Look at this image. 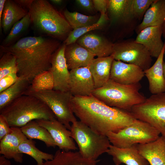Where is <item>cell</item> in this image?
<instances>
[{"label":"cell","mask_w":165,"mask_h":165,"mask_svg":"<svg viewBox=\"0 0 165 165\" xmlns=\"http://www.w3.org/2000/svg\"><path fill=\"white\" fill-rule=\"evenodd\" d=\"M71 103L75 116L101 135H106L110 132H117L131 124L135 119L131 112L109 106L92 94L73 96Z\"/></svg>","instance_id":"cell-1"},{"label":"cell","mask_w":165,"mask_h":165,"mask_svg":"<svg viewBox=\"0 0 165 165\" xmlns=\"http://www.w3.org/2000/svg\"><path fill=\"white\" fill-rule=\"evenodd\" d=\"M60 45V42L54 38L28 36L9 46L1 45L0 49L2 52H8L15 57L18 76L31 81L38 74L49 70L53 55Z\"/></svg>","instance_id":"cell-2"},{"label":"cell","mask_w":165,"mask_h":165,"mask_svg":"<svg viewBox=\"0 0 165 165\" xmlns=\"http://www.w3.org/2000/svg\"><path fill=\"white\" fill-rule=\"evenodd\" d=\"M11 127L20 128L30 122L38 119H57L49 107L34 96L23 95L0 110Z\"/></svg>","instance_id":"cell-3"},{"label":"cell","mask_w":165,"mask_h":165,"mask_svg":"<svg viewBox=\"0 0 165 165\" xmlns=\"http://www.w3.org/2000/svg\"><path fill=\"white\" fill-rule=\"evenodd\" d=\"M31 23L41 33L64 40L72 29L64 17L46 0H34L29 10Z\"/></svg>","instance_id":"cell-4"},{"label":"cell","mask_w":165,"mask_h":165,"mask_svg":"<svg viewBox=\"0 0 165 165\" xmlns=\"http://www.w3.org/2000/svg\"><path fill=\"white\" fill-rule=\"evenodd\" d=\"M141 84L125 85L109 79L101 87L95 89L92 95L106 105L130 112L134 106L144 102L147 98L139 91Z\"/></svg>","instance_id":"cell-5"},{"label":"cell","mask_w":165,"mask_h":165,"mask_svg":"<svg viewBox=\"0 0 165 165\" xmlns=\"http://www.w3.org/2000/svg\"><path fill=\"white\" fill-rule=\"evenodd\" d=\"M70 131L79 152L86 159L97 160L100 155L107 153L111 145L106 135L97 134L80 121L72 123Z\"/></svg>","instance_id":"cell-6"},{"label":"cell","mask_w":165,"mask_h":165,"mask_svg":"<svg viewBox=\"0 0 165 165\" xmlns=\"http://www.w3.org/2000/svg\"><path fill=\"white\" fill-rule=\"evenodd\" d=\"M160 134L149 124L135 119L131 124L117 132H109L106 135L113 145L126 148L154 141L160 137Z\"/></svg>","instance_id":"cell-7"},{"label":"cell","mask_w":165,"mask_h":165,"mask_svg":"<svg viewBox=\"0 0 165 165\" xmlns=\"http://www.w3.org/2000/svg\"><path fill=\"white\" fill-rule=\"evenodd\" d=\"M24 95L34 96L43 102L52 111L57 119L70 130V123L77 121L72 107L73 96L69 91L53 89L37 92L27 91Z\"/></svg>","instance_id":"cell-8"},{"label":"cell","mask_w":165,"mask_h":165,"mask_svg":"<svg viewBox=\"0 0 165 165\" xmlns=\"http://www.w3.org/2000/svg\"><path fill=\"white\" fill-rule=\"evenodd\" d=\"M130 112L135 119L149 124L165 138V92L152 94L144 102L134 106Z\"/></svg>","instance_id":"cell-9"},{"label":"cell","mask_w":165,"mask_h":165,"mask_svg":"<svg viewBox=\"0 0 165 165\" xmlns=\"http://www.w3.org/2000/svg\"><path fill=\"white\" fill-rule=\"evenodd\" d=\"M114 59L137 66L145 71L151 67L152 57L143 45L135 40H126L113 44Z\"/></svg>","instance_id":"cell-10"},{"label":"cell","mask_w":165,"mask_h":165,"mask_svg":"<svg viewBox=\"0 0 165 165\" xmlns=\"http://www.w3.org/2000/svg\"><path fill=\"white\" fill-rule=\"evenodd\" d=\"M66 47L64 43L54 53L49 69L53 79V90L62 91H69L70 71L64 56Z\"/></svg>","instance_id":"cell-11"},{"label":"cell","mask_w":165,"mask_h":165,"mask_svg":"<svg viewBox=\"0 0 165 165\" xmlns=\"http://www.w3.org/2000/svg\"><path fill=\"white\" fill-rule=\"evenodd\" d=\"M35 120L40 126L48 131L59 149L65 151H75L77 149L71 137V131L57 119Z\"/></svg>","instance_id":"cell-12"},{"label":"cell","mask_w":165,"mask_h":165,"mask_svg":"<svg viewBox=\"0 0 165 165\" xmlns=\"http://www.w3.org/2000/svg\"><path fill=\"white\" fill-rule=\"evenodd\" d=\"M69 91L73 96H90L95 89L94 81L88 67L70 71Z\"/></svg>","instance_id":"cell-13"},{"label":"cell","mask_w":165,"mask_h":165,"mask_svg":"<svg viewBox=\"0 0 165 165\" xmlns=\"http://www.w3.org/2000/svg\"><path fill=\"white\" fill-rule=\"evenodd\" d=\"M145 75L144 71L139 67L114 59L110 79L119 83L129 85L139 82Z\"/></svg>","instance_id":"cell-14"},{"label":"cell","mask_w":165,"mask_h":165,"mask_svg":"<svg viewBox=\"0 0 165 165\" xmlns=\"http://www.w3.org/2000/svg\"><path fill=\"white\" fill-rule=\"evenodd\" d=\"M162 25L149 27L142 30L138 34L135 41L144 46L152 57L157 58L165 44L162 39Z\"/></svg>","instance_id":"cell-15"},{"label":"cell","mask_w":165,"mask_h":165,"mask_svg":"<svg viewBox=\"0 0 165 165\" xmlns=\"http://www.w3.org/2000/svg\"><path fill=\"white\" fill-rule=\"evenodd\" d=\"M12 131L0 141V154L8 159H13L16 162H23V154L20 152L19 146L27 138L20 128L11 127Z\"/></svg>","instance_id":"cell-16"},{"label":"cell","mask_w":165,"mask_h":165,"mask_svg":"<svg viewBox=\"0 0 165 165\" xmlns=\"http://www.w3.org/2000/svg\"><path fill=\"white\" fill-rule=\"evenodd\" d=\"M76 42L97 57L109 56L113 52L114 43L95 34H86Z\"/></svg>","instance_id":"cell-17"},{"label":"cell","mask_w":165,"mask_h":165,"mask_svg":"<svg viewBox=\"0 0 165 165\" xmlns=\"http://www.w3.org/2000/svg\"><path fill=\"white\" fill-rule=\"evenodd\" d=\"M107 153L112 156L116 165H148L147 160L139 152L136 145L128 148H121L111 145Z\"/></svg>","instance_id":"cell-18"},{"label":"cell","mask_w":165,"mask_h":165,"mask_svg":"<svg viewBox=\"0 0 165 165\" xmlns=\"http://www.w3.org/2000/svg\"><path fill=\"white\" fill-rule=\"evenodd\" d=\"M64 56L68 68L70 70L88 67L95 57L76 42L66 45Z\"/></svg>","instance_id":"cell-19"},{"label":"cell","mask_w":165,"mask_h":165,"mask_svg":"<svg viewBox=\"0 0 165 165\" xmlns=\"http://www.w3.org/2000/svg\"><path fill=\"white\" fill-rule=\"evenodd\" d=\"M139 153L150 165H165V138L162 136L156 140L145 144H136Z\"/></svg>","instance_id":"cell-20"},{"label":"cell","mask_w":165,"mask_h":165,"mask_svg":"<svg viewBox=\"0 0 165 165\" xmlns=\"http://www.w3.org/2000/svg\"><path fill=\"white\" fill-rule=\"evenodd\" d=\"M165 50V42L164 46L155 63L144 71L148 82L149 90L152 94L165 92V79L163 68Z\"/></svg>","instance_id":"cell-21"},{"label":"cell","mask_w":165,"mask_h":165,"mask_svg":"<svg viewBox=\"0 0 165 165\" xmlns=\"http://www.w3.org/2000/svg\"><path fill=\"white\" fill-rule=\"evenodd\" d=\"M112 55L106 57H97L92 61L88 68L92 77L95 89L100 88L110 79Z\"/></svg>","instance_id":"cell-22"},{"label":"cell","mask_w":165,"mask_h":165,"mask_svg":"<svg viewBox=\"0 0 165 165\" xmlns=\"http://www.w3.org/2000/svg\"><path fill=\"white\" fill-rule=\"evenodd\" d=\"M165 20V0H155L145 12L137 29L138 34L145 28L162 25Z\"/></svg>","instance_id":"cell-23"},{"label":"cell","mask_w":165,"mask_h":165,"mask_svg":"<svg viewBox=\"0 0 165 165\" xmlns=\"http://www.w3.org/2000/svg\"><path fill=\"white\" fill-rule=\"evenodd\" d=\"M28 13L14 0H6L1 19V28L5 33L10 31L13 26Z\"/></svg>","instance_id":"cell-24"},{"label":"cell","mask_w":165,"mask_h":165,"mask_svg":"<svg viewBox=\"0 0 165 165\" xmlns=\"http://www.w3.org/2000/svg\"><path fill=\"white\" fill-rule=\"evenodd\" d=\"M99 161L86 159L79 151H65L59 149L56 152L52 160L45 161L42 165H96Z\"/></svg>","instance_id":"cell-25"},{"label":"cell","mask_w":165,"mask_h":165,"mask_svg":"<svg viewBox=\"0 0 165 165\" xmlns=\"http://www.w3.org/2000/svg\"><path fill=\"white\" fill-rule=\"evenodd\" d=\"M31 81L23 76L8 88L0 93V110L13 101L24 95L31 84Z\"/></svg>","instance_id":"cell-26"},{"label":"cell","mask_w":165,"mask_h":165,"mask_svg":"<svg viewBox=\"0 0 165 165\" xmlns=\"http://www.w3.org/2000/svg\"><path fill=\"white\" fill-rule=\"evenodd\" d=\"M20 129L28 139H35L43 141L47 147L55 148L56 144L48 131L40 126L35 120L31 121Z\"/></svg>","instance_id":"cell-27"},{"label":"cell","mask_w":165,"mask_h":165,"mask_svg":"<svg viewBox=\"0 0 165 165\" xmlns=\"http://www.w3.org/2000/svg\"><path fill=\"white\" fill-rule=\"evenodd\" d=\"M132 0H108V11L114 21L127 22L133 18L131 5Z\"/></svg>","instance_id":"cell-28"},{"label":"cell","mask_w":165,"mask_h":165,"mask_svg":"<svg viewBox=\"0 0 165 165\" xmlns=\"http://www.w3.org/2000/svg\"><path fill=\"white\" fill-rule=\"evenodd\" d=\"M35 142L32 139H27L22 141L19 146L20 152L29 155L36 161V165H42L44 160H52L54 155L42 152L35 146Z\"/></svg>","instance_id":"cell-29"},{"label":"cell","mask_w":165,"mask_h":165,"mask_svg":"<svg viewBox=\"0 0 165 165\" xmlns=\"http://www.w3.org/2000/svg\"><path fill=\"white\" fill-rule=\"evenodd\" d=\"M64 15L73 29L92 25L98 20L95 16H88L76 12H71L67 9L64 11Z\"/></svg>","instance_id":"cell-30"},{"label":"cell","mask_w":165,"mask_h":165,"mask_svg":"<svg viewBox=\"0 0 165 165\" xmlns=\"http://www.w3.org/2000/svg\"><path fill=\"white\" fill-rule=\"evenodd\" d=\"M108 18L106 13H101L98 21L94 24L73 29L64 41V43L68 45L75 42L81 37L88 32L102 28L107 22Z\"/></svg>","instance_id":"cell-31"},{"label":"cell","mask_w":165,"mask_h":165,"mask_svg":"<svg viewBox=\"0 0 165 165\" xmlns=\"http://www.w3.org/2000/svg\"><path fill=\"white\" fill-rule=\"evenodd\" d=\"M54 81L51 72H42L35 76L32 79L28 91L37 92L53 90Z\"/></svg>","instance_id":"cell-32"},{"label":"cell","mask_w":165,"mask_h":165,"mask_svg":"<svg viewBox=\"0 0 165 165\" xmlns=\"http://www.w3.org/2000/svg\"><path fill=\"white\" fill-rule=\"evenodd\" d=\"M31 23L28 12L24 17L13 26L1 45L8 46L13 44V42L28 29Z\"/></svg>","instance_id":"cell-33"},{"label":"cell","mask_w":165,"mask_h":165,"mask_svg":"<svg viewBox=\"0 0 165 165\" xmlns=\"http://www.w3.org/2000/svg\"><path fill=\"white\" fill-rule=\"evenodd\" d=\"M2 53L0 59V79L11 73H18V71L15 57L8 52Z\"/></svg>","instance_id":"cell-34"},{"label":"cell","mask_w":165,"mask_h":165,"mask_svg":"<svg viewBox=\"0 0 165 165\" xmlns=\"http://www.w3.org/2000/svg\"><path fill=\"white\" fill-rule=\"evenodd\" d=\"M155 0H132L131 11L133 18H142Z\"/></svg>","instance_id":"cell-35"},{"label":"cell","mask_w":165,"mask_h":165,"mask_svg":"<svg viewBox=\"0 0 165 165\" xmlns=\"http://www.w3.org/2000/svg\"><path fill=\"white\" fill-rule=\"evenodd\" d=\"M19 77L17 72H13L0 79V93L13 84L18 80Z\"/></svg>","instance_id":"cell-36"},{"label":"cell","mask_w":165,"mask_h":165,"mask_svg":"<svg viewBox=\"0 0 165 165\" xmlns=\"http://www.w3.org/2000/svg\"><path fill=\"white\" fill-rule=\"evenodd\" d=\"M12 131L11 127L6 118L0 114V141Z\"/></svg>","instance_id":"cell-37"},{"label":"cell","mask_w":165,"mask_h":165,"mask_svg":"<svg viewBox=\"0 0 165 165\" xmlns=\"http://www.w3.org/2000/svg\"><path fill=\"white\" fill-rule=\"evenodd\" d=\"M94 9L101 13H106L107 11L108 0H92Z\"/></svg>","instance_id":"cell-38"},{"label":"cell","mask_w":165,"mask_h":165,"mask_svg":"<svg viewBox=\"0 0 165 165\" xmlns=\"http://www.w3.org/2000/svg\"><path fill=\"white\" fill-rule=\"evenodd\" d=\"M76 2L82 8L89 11H91L94 8L92 1L90 0H77Z\"/></svg>","instance_id":"cell-39"},{"label":"cell","mask_w":165,"mask_h":165,"mask_svg":"<svg viewBox=\"0 0 165 165\" xmlns=\"http://www.w3.org/2000/svg\"><path fill=\"white\" fill-rule=\"evenodd\" d=\"M33 0H14V1L24 9L25 8L27 9H28L29 11Z\"/></svg>","instance_id":"cell-40"},{"label":"cell","mask_w":165,"mask_h":165,"mask_svg":"<svg viewBox=\"0 0 165 165\" xmlns=\"http://www.w3.org/2000/svg\"><path fill=\"white\" fill-rule=\"evenodd\" d=\"M0 165H12L9 159L3 155L0 156Z\"/></svg>","instance_id":"cell-41"},{"label":"cell","mask_w":165,"mask_h":165,"mask_svg":"<svg viewBox=\"0 0 165 165\" xmlns=\"http://www.w3.org/2000/svg\"><path fill=\"white\" fill-rule=\"evenodd\" d=\"M6 0H0V28L1 29V19L3 10L4 6L5 4Z\"/></svg>","instance_id":"cell-42"},{"label":"cell","mask_w":165,"mask_h":165,"mask_svg":"<svg viewBox=\"0 0 165 165\" xmlns=\"http://www.w3.org/2000/svg\"><path fill=\"white\" fill-rule=\"evenodd\" d=\"M50 1L53 4L57 5H60L63 2L62 0H51Z\"/></svg>","instance_id":"cell-43"},{"label":"cell","mask_w":165,"mask_h":165,"mask_svg":"<svg viewBox=\"0 0 165 165\" xmlns=\"http://www.w3.org/2000/svg\"><path fill=\"white\" fill-rule=\"evenodd\" d=\"M162 26L163 31V35L165 39V20Z\"/></svg>","instance_id":"cell-44"},{"label":"cell","mask_w":165,"mask_h":165,"mask_svg":"<svg viewBox=\"0 0 165 165\" xmlns=\"http://www.w3.org/2000/svg\"><path fill=\"white\" fill-rule=\"evenodd\" d=\"M164 54H165V50L164 51ZM163 72L164 78L165 79V63L164 62L163 66Z\"/></svg>","instance_id":"cell-45"},{"label":"cell","mask_w":165,"mask_h":165,"mask_svg":"<svg viewBox=\"0 0 165 165\" xmlns=\"http://www.w3.org/2000/svg\"><path fill=\"white\" fill-rule=\"evenodd\" d=\"M119 165V164H117V165Z\"/></svg>","instance_id":"cell-46"}]
</instances>
